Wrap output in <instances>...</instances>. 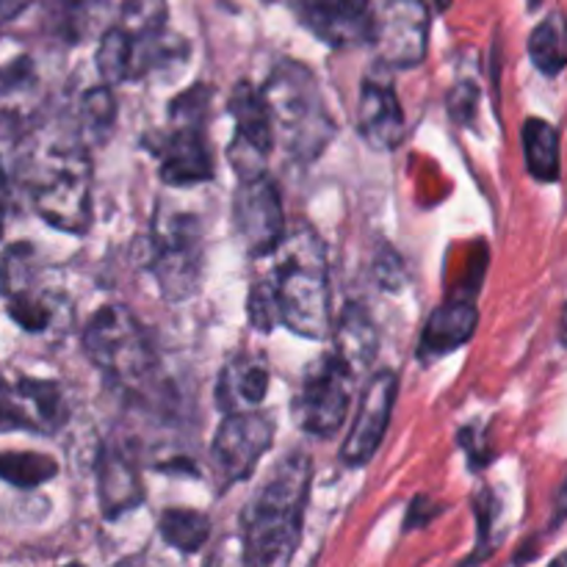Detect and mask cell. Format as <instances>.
Instances as JSON below:
<instances>
[{
	"instance_id": "603a6c76",
	"label": "cell",
	"mask_w": 567,
	"mask_h": 567,
	"mask_svg": "<svg viewBox=\"0 0 567 567\" xmlns=\"http://www.w3.org/2000/svg\"><path fill=\"white\" fill-rule=\"evenodd\" d=\"M158 532L175 551L197 554L208 543L210 520L197 509H166L158 520Z\"/></svg>"
},
{
	"instance_id": "7c38bea8",
	"label": "cell",
	"mask_w": 567,
	"mask_h": 567,
	"mask_svg": "<svg viewBox=\"0 0 567 567\" xmlns=\"http://www.w3.org/2000/svg\"><path fill=\"white\" fill-rule=\"evenodd\" d=\"M158 172L169 186H199L214 177L203 122H175V131L158 147Z\"/></svg>"
},
{
	"instance_id": "8fae6325",
	"label": "cell",
	"mask_w": 567,
	"mask_h": 567,
	"mask_svg": "<svg viewBox=\"0 0 567 567\" xmlns=\"http://www.w3.org/2000/svg\"><path fill=\"white\" fill-rule=\"evenodd\" d=\"M396 391L399 380L393 371L382 369L369 380L363 396H360L358 413L352 419V430L341 446V460L349 468H363L380 452V443L385 437L388 424H391Z\"/></svg>"
},
{
	"instance_id": "cb8c5ba5",
	"label": "cell",
	"mask_w": 567,
	"mask_h": 567,
	"mask_svg": "<svg viewBox=\"0 0 567 567\" xmlns=\"http://www.w3.org/2000/svg\"><path fill=\"white\" fill-rule=\"evenodd\" d=\"M59 474L55 460L33 452H3L0 454V482H9L11 487L31 491L44 485Z\"/></svg>"
},
{
	"instance_id": "e575fe53",
	"label": "cell",
	"mask_w": 567,
	"mask_h": 567,
	"mask_svg": "<svg viewBox=\"0 0 567 567\" xmlns=\"http://www.w3.org/2000/svg\"><path fill=\"white\" fill-rule=\"evenodd\" d=\"M6 391V382H3V374H0V393Z\"/></svg>"
},
{
	"instance_id": "ffe728a7",
	"label": "cell",
	"mask_w": 567,
	"mask_h": 567,
	"mask_svg": "<svg viewBox=\"0 0 567 567\" xmlns=\"http://www.w3.org/2000/svg\"><path fill=\"white\" fill-rule=\"evenodd\" d=\"M332 336H336V352L332 354H338L354 377L369 369L377 347H380V338H377V327L363 305H347Z\"/></svg>"
},
{
	"instance_id": "7a4b0ae2",
	"label": "cell",
	"mask_w": 567,
	"mask_h": 567,
	"mask_svg": "<svg viewBox=\"0 0 567 567\" xmlns=\"http://www.w3.org/2000/svg\"><path fill=\"white\" fill-rule=\"evenodd\" d=\"M275 255V275L266 280L275 293L280 324L310 341H324L332 332V293L324 241L313 227H293Z\"/></svg>"
},
{
	"instance_id": "484cf974",
	"label": "cell",
	"mask_w": 567,
	"mask_h": 567,
	"mask_svg": "<svg viewBox=\"0 0 567 567\" xmlns=\"http://www.w3.org/2000/svg\"><path fill=\"white\" fill-rule=\"evenodd\" d=\"M116 120V100L109 86L89 89L81 100V127L86 138L105 142L111 136V127Z\"/></svg>"
},
{
	"instance_id": "52a82bcc",
	"label": "cell",
	"mask_w": 567,
	"mask_h": 567,
	"mask_svg": "<svg viewBox=\"0 0 567 567\" xmlns=\"http://www.w3.org/2000/svg\"><path fill=\"white\" fill-rule=\"evenodd\" d=\"M354 374L338 354L316 360L302 377V388L293 402L299 426L310 435L330 437L343 426L352 404Z\"/></svg>"
},
{
	"instance_id": "5bb4252c",
	"label": "cell",
	"mask_w": 567,
	"mask_h": 567,
	"mask_svg": "<svg viewBox=\"0 0 567 567\" xmlns=\"http://www.w3.org/2000/svg\"><path fill=\"white\" fill-rule=\"evenodd\" d=\"M358 127L377 150H396L404 138V111L396 89L380 78H365L360 89Z\"/></svg>"
},
{
	"instance_id": "d6a6232c",
	"label": "cell",
	"mask_w": 567,
	"mask_h": 567,
	"mask_svg": "<svg viewBox=\"0 0 567 567\" xmlns=\"http://www.w3.org/2000/svg\"><path fill=\"white\" fill-rule=\"evenodd\" d=\"M559 341H563L565 347H567V305H565V310H563V319H559Z\"/></svg>"
},
{
	"instance_id": "4dcf8cb0",
	"label": "cell",
	"mask_w": 567,
	"mask_h": 567,
	"mask_svg": "<svg viewBox=\"0 0 567 567\" xmlns=\"http://www.w3.org/2000/svg\"><path fill=\"white\" fill-rule=\"evenodd\" d=\"M114 567H155V565L150 563L147 557H131V559H122V563Z\"/></svg>"
},
{
	"instance_id": "5b68a950",
	"label": "cell",
	"mask_w": 567,
	"mask_h": 567,
	"mask_svg": "<svg viewBox=\"0 0 567 567\" xmlns=\"http://www.w3.org/2000/svg\"><path fill=\"white\" fill-rule=\"evenodd\" d=\"M33 208L55 230H89L92 225V161L86 150L70 147L50 155L33 183Z\"/></svg>"
},
{
	"instance_id": "3957f363",
	"label": "cell",
	"mask_w": 567,
	"mask_h": 567,
	"mask_svg": "<svg viewBox=\"0 0 567 567\" xmlns=\"http://www.w3.org/2000/svg\"><path fill=\"white\" fill-rule=\"evenodd\" d=\"M275 142L297 161H313L330 144L336 125L330 120L313 70L299 61H280L264 83Z\"/></svg>"
},
{
	"instance_id": "83f0119b",
	"label": "cell",
	"mask_w": 567,
	"mask_h": 567,
	"mask_svg": "<svg viewBox=\"0 0 567 567\" xmlns=\"http://www.w3.org/2000/svg\"><path fill=\"white\" fill-rule=\"evenodd\" d=\"M20 393L25 399H31L39 410V419L44 421V430H55L64 419V404H61L59 388L53 382H33V380H22L20 382Z\"/></svg>"
},
{
	"instance_id": "1f68e13d",
	"label": "cell",
	"mask_w": 567,
	"mask_h": 567,
	"mask_svg": "<svg viewBox=\"0 0 567 567\" xmlns=\"http://www.w3.org/2000/svg\"><path fill=\"white\" fill-rule=\"evenodd\" d=\"M3 227H6V188L0 183V238H3Z\"/></svg>"
},
{
	"instance_id": "8992f818",
	"label": "cell",
	"mask_w": 567,
	"mask_h": 567,
	"mask_svg": "<svg viewBox=\"0 0 567 567\" xmlns=\"http://www.w3.org/2000/svg\"><path fill=\"white\" fill-rule=\"evenodd\" d=\"M203 260V230L194 216L172 214L166 219H155L150 269L169 302H183L197 291Z\"/></svg>"
},
{
	"instance_id": "9c48e42d",
	"label": "cell",
	"mask_w": 567,
	"mask_h": 567,
	"mask_svg": "<svg viewBox=\"0 0 567 567\" xmlns=\"http://www.w3.org/2000/svg\"><path fill=\"white\" fill-rule=\"evenodd\" d=\"M371 44L382 64L396 66V70L419 66L430 48V9L424 3H410V0L374 6Z\"/></svg>"
},
{
	"instance_id": "4316f807",
	"label": "cell",
	"mask_w": 567,
	"mask_h": 567,
	"mask_svg": "<svg viewBox=\"0 0 567 567\" xmlns=\"http://www.w3.org/2000/svg\"><path fill=\"white\" fill-rule=\"evenodd\" d=\"M9 316L22 330L44 332L53 321V308L48 305V299L31 291V282H25V286H17L9 291Z\"/></svg>"
},
{
	"instance_id": "277c9868",
	"label": "cell",
	"mask_w": 567,
	"mask_h": 567,
	"mask_svg": "<svg viewBox=\"0 0 567 567\" xmlns=\"http://www.w3.org/2000/svg\"><path fill=\"white\" fill-rule=\"evenodd\" d=\"M83 349L89 360L120 385H142L153 374L155 352L147 330L122 305H105L89 319Z\"/></svg>"
},
{
	"instance_id": "44dd1931",
	"label": "cell",
	"mask_w": 567,
	"mask_h": 567,
	"mask_svg": "<svg viewBox=\"0 0 567 567\" xmlns=\"http://www.w3.org/2000/svg\"><path fill=\"white\" fill-rule=\"evenodd\" d=\"M520 138H524V155L529 175L540 183H557L559 169H563L557 127L551 122L540 120V116H529L524 122Z\"/></svg>"
},
{
	"instance_id": "f546056e",
	"label": "cell",
	"mask_w": 567,
	"mask_h": 567,
	"mask_svg": "<svg viewBox=\"0 0 567 567\" xmlns=\"http://www.w3.org/2000/svg\"><path fill=\"white\" fill-rule=\"evenodd\" d=\"M557 518H554V526L559 524V520H565L567 518V482L563 485V491H559V496H557Z\"/></svg>"
},
{
	"instance_id": "d6986e66",
	"label": "cell",
	"mask_w": 567,
	"mask_h": 567,
	"mask_svg": "<svg viewBox=\"0 0 567 567\" xmlns=\"http://www.w3.org/2000/svg\"><path fill=\"white\" fill-rule=\"evenodd\" d=\"M227 109H230L233 122H236V136L233 138L269 155V150L275 147V127H271L264 92L255 89L249 81H241L233 89Z\"/></svg>"
},
{
	"instance_id": "2e32d148",
	"label": "cell",
	"mask_w": 567,
	"mask_h": 567,
	"mask_svg": "<svg viewBox=\"0 0 567 567\" xmlns=\"http://www.w3.org/2000/svg\"><path fill=\"white\" fill-rule=\"evenodd\" d=\"M269 393V365L258 354H236L216 382V404L225 415L255 413Z\"/></svg>"
},
{
	"instance_id": "30bf717a",
	"label": "cell",
	"mask_w": 567,
	"mask_h": 567,
	"mask_svg": "<svg viewBox=\"0 0 567 567\" xmlns=\"http://www.w3.org/2000/svg\"><path fill=\"white\" fill-rule=\"evenodd\" d=\"M236 233L249 255H275L286 241V214H282L280 188L269 175L252 183H238L233 199Z\"/></svg>"
},
{
	"instance_id": "ac0fdd59",
	"label": "cell",
	"mask_w": 567,
	"mask_h": 567,
	"mask_svg": "<svg viewBox=\"0 0 567 567\" xmlns=\"http://www.w3.org/2000/svg\"><path fill=\"white\" fill-rule=\"evenodd\" d=\"M39 100L37 66L28 55L0 66V136L20 131Z\"/></svg>"
},
{
	"instance_id": "836d02e7",
	"label": "cell",
	"mask_w": 567,
	"mask_h": 567,
	"mask_svg": "<svg viewBox=\"0 0 567 567\" xmlns=\"http://www.w3.org/2000/svg\"><path fill=\"white\" fill-rule=\"evenodd\" d=\"M548 567H567V551H565V554H559V557L554 559V563L548 565Z\"/></svg>"
},
{
	"instance_id": "d590c367",
	"label": "cell",
	"mask_w": 567,
	"mask_h": 567,
	"mask_svg": "<svg viewBox=\"0 0 567 567\" xmlns=\"http://www.w3.org/2000/svg\"><path fill=\"white\" fill-rule=\"evenodd\" d=\"M64 567H83V565H78V563H72V565H64Z\"/></svg>"
},
{
	"instance_id": "e0dca14e",
	"label": "cell",
	"mask_w": 567,
	"mask_h": 567,
	"mask_svg": "<svg viewBox=\"0 0 567 567\" xmlns=\"http://www.w3.org/2000/svg\"><path fill=\"white\" fill-rule=\"evenodd\" d=\"M97 496L105 518H120L144 502L136 463L120 449H103L97 460Z\"/></svg>"
},
{
	"instance_id": "6da1fadb",
	"label": "cell",
	"mask_w": 567,
	"mask_h": 567,
	"mask_svg": "<svg viewBox=\"0 0 567 567\" xmlns=\"http://www.w3.org/2000/svg\"><path fill=\"white\" fill-rule=\"evenodd\" d=\"M313 463L293 452L280 460L244 513V559L247 567H282L302 535Z\"/></svg>"
},
{
	"instance_id": "f1b7e54d",
	"label": "cell",
	"mask_w": 567,
	"mask_h": 567,
	"mask_svg": "<svg viewBox=\"0 0 567 567\" xmlns=\"http://www.w3.org/2000/svg\"><path fill=\"white\" fill-rule=\"evenodd\" d=\"M249 321H252L260 332H271L280 324V313H277V302L275 293H271L269 280L255 282L252 293H249Z\"/></svg>"
},
{
	"instance_id": "d4e9b609",
	"label": "cell",
	"mask_w": 567,
	"mask_h": 567,
	"mask_svg": "<svg viewBox=\"0 0 567 567\" xmlns=\"http://www.w3.org/2000/svg\"><path fill=\"white\" fill-rule=\"evenodd\" d=\"M94 61H97L100 75H103V81L109 83V86L127 81V78H131V70H133L131 33H127L122 25L109 28V31L100 37L97 55H94Z\"/></svg>"
},
{
	"instance_id": "7402d4cb",
	"label": "cell",
	"mask_w": 567,
	"mask_h": 567,
	"mask_svg": "<svg viewBox=\"0 0 567 567\" xmlns=\"http://www.w3.org/2000/svg\"><path fill=\"white\" fill-rule=\"evenodd\" d=\"M529 59L543 75H559L567 66V14L551 11L529 33Z\"/></svg>"
},
{
	"instance_id": "4fadbf2b",
	"label": "cell",
	"mask_w": 567,
	"mask_h": 567,
	"mask_svg": "<svg viewBox=\"0 0 567 567\" xmlns=\"http://www.w3.org/2000/svg\"><path fill=\"white\" fill-rule=\"evenodd\" d=\"M302 25L332 48H358L371 42L374 6L369 3H305L297 6Z\"/></svg>"
},
{
	"instance_id": "9a60e30c",
	"label": "cell",
	"mask_w": 567,
	"mask_h": 567,
	"mask_svg": "<svg viewBox=\"0 0 567 567\" xmlns=\"http://www.w3.org/2000/svg\"><path fill=\"white\" fill-rule=\"evenodd\" d=\"M480 324V310L471 297H452L430 316L424 327V336L419 341L421 360H437L457 352L460 347L474 338Z\"/></svg>"
},
{
	"instance_id": "ba28073f",
	"label": "cell",
	"mask_w": 567,
	"mask_h": 567,
	"mask_svg": "<svg viewBox=\"0 0 567 567\" xmlns=\"http://www.w3.org/2000/svg\"><path fill=\"white\" fill-rule=\"evenodd\" d=\"M275 441V424L264 413H236L225 415L214 435L210 457H214L216 480L221 487H230L236 482L247 480L260 463Z\"/></svg>"
}]
</instances>
